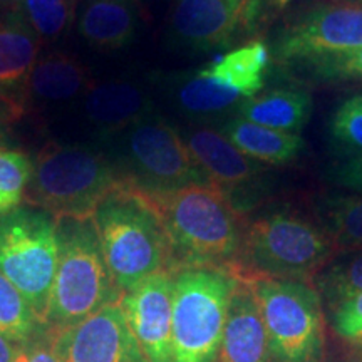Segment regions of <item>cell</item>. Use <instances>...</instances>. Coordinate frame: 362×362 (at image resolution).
I'll return each mask as SVG.
<instances>
[{"label": "cell", "mask_w": 362, "mask_h": 362, "mask_svg": "<svg viewBox=\"0 0 362 362\" xmlns=\"http://www.w3.org/2000/svg\"><path fill=\"white\" fill-rule=\"evenodd\" d=\"M149 197V194H148ZM170 245V270H230L242 243L243 220L226 193L215 185H189L149 197Z\"/></svg>", "instance_id": "6da1fadb"}, {"label": "cell", "mask_w": 362, "mask_h": 362, "mask_svg": "<svg viewBox=\"0 0 362 362\" xmlns=\"http://www.w3.org/2000/svg\"><path fill=\"white\" fill-rule=\"evenodd\" d=\"M104 260L121 293L170 270V245L155 203L128 181L99 203L93 215ZM171 272V270H170Z\"/></svg>", "instance_id": "7a4b0ae2"}, {"label": "cell", "mask_w": 362, "mask_h": 362, "mask_svg": "<svg viewBox=\"0 0 362 362\" xmlns=\"http://www.w3.org/2000/svg\"><path fill=\"white\" fill-rule=\"evenodd\" d=\"M336 245L320 225L291 211H272L243 223L235 279H282L314 282L336 255Z\"/></svg>", "instance_id": "3957f363"}, {"label": "cell", "mask_w": 362, "mask_h": 362, "mask_svg": "<svg viewBox=\"0 0 362 362\" xmlns=\"http://www.w3.org/2000/svg\"><path fill=\"white\" fill-rule=\"evenodd\" d=\"M59 260L44 322L61 330L123 297L104 260L93 218H57Z\"/></svg>", "instance_id": "277c9868"}, {"label": "cell", "mask_w": 362, "mask_h": 362, "mask_svg": "<svg viewBox=\"0 0 362 362\" xmlns=\"http://www.w3.org/2000/svg\"><path fill=\"white\" fill-rule=\"evenodd\" d=\"M123 176L103 153L88 146L49 143L34 161L24 200L56 218H93Z\"/></svg>", "instance_id": "5b68a950"}, {"label": "cell", "mask_w": 362, "mask_h": 362, "mask_svg": "<svg viewBox=\"0 0 362 362\" xmlns=\"http://www.w3.org/2000/svg\"><path fill=\"white\" fill-rule=\"evenodd\" d=\"M237 279L223 269L173 275V362H216Z\"/></svg>", "instance_id": "8992f818"}, {"label": "cell", "mask_w": 362, "mask_h": 362, "mask_svg": "<svg viewBox=\"0 0 362 362\" xmlns=\"http://www.w3.org/2000/svg\"><path fill=\"white\" fill-rule=\"evenodd\" d=\"M57 260L56 216L30 205L0 216V274L24 296L42 322Z\"/></svg>", "instance_id": "52a82bcc"}, {"label": "cell", "mask_w": 362, "mask_h": 362, "mask_svg": "<svg viewBox=\"0 0 362 362\" xmlns=\"http://www.w3.org/2000/svg\"><path fill=\"white\" fill-rule=\"evenodd\" d=\"M243 282L259 305L275 362H322V300L314 285L267 277Z\"/></svg>", "instance_id": "ba28073f"}, {"label": "cell", "mask_w": 362, "mask_h": 362, "mask_svg": "<svg viewBox=\"0 0 362 362\" xmlns=\"http://www.w3.org/2000/svg\"><path fill=\"white\" fill-rule=\"evenodd\" d=\"M116 168L124 181L149 197L208 183L178 131L153 115L121 133Z\"/></svg>", "instance_id": "9c48e42d"}, {"label": "cell", "mask_w": 362, "mask_h": 362, "mask_svg": "<svg viewBox=\"0 0 362 362\" xmlns=\"http://www.w3.org/2000/svg\"><path fill=\"white\" fill-rule=\"evenodd\" d=\"M362 47V4L317 6L284 29L274 47L279 62H310Z\"/></svg>", "instance_id": "30bf717a"}, {"label": "cell", "mask_w": 362, "mask_h": 362, "mask_svg": "<svg viewBox=\"0 0 362 362\" xmlns=\"http://www.w3.org/2000/svg\"><path fill=\"white\" fill-rule=\"evenodd\" d=\"M52 336L61 362H148L119 302Z\"/></svg>", "instance_id": "8fae6325"}, {"label": "cell", "mask_w": 362, "mask_h": 362, "mask_svg": "<svg viewBox=\"0 0 362 362\" xmlns=\"http://www.w3.org/2000/svg\"><path fill=\"white\" fill-rule=\"evenodd\" d=\"M173 272L161 270L123 293L131 332L148 362H173Z\"/></svg>", "instance_id": "7c38bea8"}, {"label": "cell", "mask_w": 362, "mask_h": 362, "mask_svg": "<svg viewBox=\"0 0 362 362\" xmlns=\"http://www.w3.org/2000/svg\"><path fill=\"white\" fill-rule=\"evenodd\" d=\"M181 138L198 163L208 183L226 193L230 202L235 194L245 193L262 175L260 163L250 160L238 151L221 131L198 126L181 131Z\"/></svg>", "instance_id": "4fadbf2b"}, {"label": "cell", "mask_w": 362, "mask_h": 362, "mask_svg": "<svg viewBox=\"0 0 362 362\" xmlns=\"http://www.w3.org/2000/svg\"><path fill=\"white\" fill-rule=\"evenodd\" d=\"M83 110L101 138H112L151 115L153 103L146 89L134 81L112 79L89 86Z\"/></svg>", "instance_id": "5bb4252c"}, {"label": "cell", "mask_w": 362, "mask_h": 362, "mask_svg": "<svg viewBox=\"0 0 362 362\" xmlns=\"http://www.w3.org/2000/svg\"><path fill=\"white\" fill-rule=\"evenodd\" d=\"M238 29L228 0H175L170 37L180 47L208 52L223 47Z\"/></svg>", "instance_id": "9a60e30c"}, {"label": "cell", "mask_w": 362, "mask_h": 362, "mask_svg": "<svg viewBox=\"0 0 362 362\" xmlns=\"http://www.w3.org/2000/svg\"><path fill=\"white\" fill-rule=\"evenodd\" d=\"M216 362H275L259 305L247 282L237 279Z\"/></svg>", "instance_id": "2e32d148"}, {"label": "cell", "mask_w": 362, "mask_h": 362, "mask_svg": "<svg viewBox=\"0 0 362 362\" xmlns=\"http://www.w3.org/2000/svg\"><path fill=\"white\" fill-rule=\"evenodd\" d=\"M139 12L134 0H86L78 17V33L96 51L124 49L136 37Z\"/></svg>", "instance_id": "e0dca14e"}, {"label": "cell", "mask_w": 362, "mask_h": 362, "mask_svg": "<svg viewBox=\"0 0 362 362\" xmlns=\"http://www.w3.org/2000/svg\"><path fill=\"white\" fill-rule=\"evenodd\" d=\"M93 84L79 59L66 52H49L35 62L25 84V103L37 106L69 103Z\"/></svg>", "instance_id": "ac0fdd59"}, {"label": "cell", "mask_w": 362, "mask_h": 362, "mask_svg": "<svg viewBox=\"0 0 362 362\" xmlns=\"http://www.w3.org/2000/svg\"><path fill=\"white\" fill-rule=\"evenodd\" d=\"M40 42L21 11L0 19V89L25 101V84L39 61Z\"/></svg>", "instance_id": "d6986e66"}, {"label": "cell", "mask_w": 362, "mask_h": 362, "mask_svg": "<svg viewBox=\"0 0 362 362\" xmlns=\"http://www.w3.org/2000/svg\"><path fill=\"white\" fill-rule=\"evenodd\" d=\"M221 134L242 155L265 165H285L296 160L304 148V139L298 134L265 128L240 116L225 121L221 126Z\"/></svg>", "instance_id": "ffe728a7"}, {"label": "cell", "mask_w": 362, "mask_h": 362, "mask_svg": "<svg viewBox=\"0 0 362 362\" xmlns=\"http://www.w3.org/2000/svg\"><path fill=\"white\" fill-rule=\"evenodd\" d=\"M312 98L300 89H274L245 99L238 116L265 128L298 134L310 119Z\"/></svg>", "instance_id": "44dd1931"}, {"label": "cell", "mask_w": 362, "mask_h": 362, "mask_svg": "<svg viewBox=\"0 0 362 362\" xmlns=\"http://www.w3.org/2000/svg\"><path fill=\"white\" fill-rule=\"evenodd\" d=\"M269 49L260 40L240 45L226 52L214 64L198 71L205 78L215 81L225 88L235 90L240 96L250 99L264 88V78L269 67Z\"/></svg>", "instance_id": "7402d4cb"}, {"label": "cell", "mask_w": 362, "mask_h": 362, "mask_svg": "<svg viewBox=\"0 0 362 362\" xmlns=\"http://www.w3.org/2000/svg\"><path fill=\"white\" fill-rule=\"evenodd\" d=\"M170 90L175 106L185 116L198 119L226 115L233 107L238 110L240 104L245 101L238 93L205 78L200 72L176 78Z\"/></svg>", "instance_id": "603a6c76"}, {"label": "cell", "mask_w": 362, "mask_h": 362, "mask_svg": "<svg viewBox=\"0 0 362 362\" xmlns=\"http://www.w3.org/2000/svg\"><path fill=\"white\" fill-rule=\"evenodd\" d=\"M315 211L337 250H362V194H325Z\"/></svg>", "instance_id": "cb8c5ba5"}, {"label": "cell", "mask_w": 362, "mask_h": 362, "mask_svg": "<svg viewBox=\"0 0 362 362\" xmlns=\"http://www.w3.org/2000/svg\"><path fill=\"white\" fill-rule=\"evenodd\" d=\"M45 329L49 327L24 296L0 274V334L16 346H24Z\"/></svg>", "instance_id": "d4e9b609"}, {"label": "cell", "mask_w": 362, "mask_h": 362, "mask_svg": "<svg viewBox=\"0 0 362 362\" xmlns=\"http://www.w3.org/2000/svg\"><path fill=\"white\" fill-rule=\"evenodd\" d=\"M312 285L330 312L356 297L362 292V250H356L339 260H330V264L317 274Z\"/></svg>", "instance_id": "484cf974"}, {"label": "cell", "mask_w": 362, "mask_h": 362, "mask_svg": "<svg viewBox=\"0 0 362 362\" xmlns=\"http://www.w3.org/2000/svg\"><path fill=\"white\" fill-rule=\"evenodd\" d=\"M19 11L42 42H57L76 19V0H21Z\"/></svg>", "instance_id": "4316f807"}, {"label": "cell", "mask_w": 362, "mask_h": 362, "mask_svg": "<svg viewBox=\"0 0 362 362\" xmlns=\"http://www.w3.org/2000/svg\"><path fill=\"white\" fill-rule=\"evenodd\" d=\"M330 134L341 146L362 156V94L339 106L330 123Z\"/></svg>", "instance_id": "83f0119b"}, {"label": "cell", "mask_w": 362, "mask_h": 362, "mask_svg": "<svg viewBox=\"0 0 362 362\" xmlns=\"http://www.w3.org/2000/svg\"><path fill=\"white\" fill-rule=\"evenodd\" d=\"M320 79L362 81V47L307 62Z\"/></svg>", "instance_id": "f1b7e54d"}, {"label": "cell", "mask_w": 362, "mask_h": 362, "mask_svg": "<svg viewBox=\"0 0 362 362\" xmlns=\"http://www.w3.org/2000/svg\"><path fill=\"white\" fill-rule=\"evenodd\" d=\"M332 327L344 341L362 347V292L332 310Z\"/></svg>", "instance_id": "f546056e"}, {"label": "cell", "mask_w": 362, "mask_h": 362, "mask_svg": "<svg viewBox=\"0 0 362 362\" xmlns=\"http://www.w3.org/2000/svg\"><path fill=\"white\" fill-rule=\"evenodd\" d=\"M17 362H61L54 347L52 330L45 329L30 342L19 346Z\"/></svg>", "instance_id": "4dcf8cb0"}, {"label": "cell", "mask_w": 362, "mask_h": 362, "mask_svg": "<svg viewBox=\"0 0 362 362\" xmlns=\"http://www.w3.org/2000/svg\"><path fill=\"white\" fill-rule=\"evenodd\" d=\"M334 181L339 187L362 194V156H354L332 170Z\"/></svg>", "instance_id": "1f68e13d"}, {"label": "cell", "mask_w": 362, "mask_h": 362, "mask_svg": "<svg viewBox=\"0 0 362 362\" xmlns=\"http://www.w3.org/2000/svg\"><path fill=\"white\" fill-rule=\"evenodd\" d=\"M25 112V101L16 94L0 89V133L8 124L19 121Z\"/></svg>", "instance_id": "d6a6232c"}, {"label": "cell", "mask_w": 362, "mask_h": 362, "mask_svg": "<svg viewBox=\"0 0 362 362\" xmlns=\"http://www.w3.org/2000/svg\"><path fill=\"white\" fill-rule=\"evenodd\" d=\"M228 4L235 13L238 27L242 24H248V21L253 16V7H255L257 0H228Z\"/></svg>", "instance_id": "836d02e7"}, {"label": "cell", "mask_w": 362, "mask_h": 362, "mask_svg": "<svg viewBox=\"0 0 362 362\" xmlns=\"http://www.w3.org/2000/svg\"><path fill=\"white\" fill-rule=\"evenodd\" d=\"M22 200H24L22 194L12 193L4 187H0V216L8 214V211H12L13 208L21 206Z\"/></svg>", "instance_id": "e575fe53"}, {"label": "cell", "mask_w": 362, "mask_h": 362, "mask_svg": "<svg viewBox=\"0 0 362 362\" xmlns=\"http://www.w3.org/2000/svg\"><path fill=\"white\" fill-rule=\"evenodd\" d=\"M17 354H19V346L0 334V362H17Z\"/></svg>", "instance_id": "d590c367"}, {"label": "cell", "mask_w": 362, "mask_h": 362, "mask_svg": "<svg viewBox=\"0 0 362 362\" xmlns=\"http://www.w3.org/2000/svg\"><path fill=\"white\" fill-rule=\"evenodd\" d=\"M21 0H0V13L19 11Z\"/></svg>", "instance_id": "8d00e7d4"}, {"label": "cell", "mask_w": 362, "mask_h": 362, "mask_svg": "<svg viewBox=\"0 0 362 362\" xmlns=\"http://www.w3.org/2000/svg\"><path fill=\"white\" fill-rule=\"evenodd\" d=\"M6 136H4L2 133H0V148H6Z\"/></svg>", "instance_id": "74e56055"}, {"label": "cell", "mask_w": 362, "mask_h": 362, "mask_svg": "<svg viewBox=\"0 0 362 362\" xmlns=\"http://www.w3.org/2000/svg\"><path fill=\"white\" fill-rule=\"evenodd\" d=\"M351 2H357V4H362V0H351Z\"/></svg>", "instance_id": "f35d334b"}, {"label": "cell", "mask_w": 362, "mask_h": 362, "mask_svg": "<svg viewBox=\"0 0 362 362\" xmlns=\"http://www.w3.org/2000/svg\"><path fill=\"white\" fill-rule=\"evenodd\" d=\"M4 16H6V13H0V19H2V17H4Z\"/></svg>", "instance_id": "ab89813d"}, {"label": "cell", "mask_w": 362, "mask_h": 362, "mask_svg": "<svg viewBox=\"0 0 362 362\" xmlns=\"http://www.w3.org/2000/svg\"><path fill=\"white\" fill-rule=\"evenodd\" d=\"M134 2H136V0H134Z\"/></svg>", "instance_id": "60d3db41"}]
</instances>
